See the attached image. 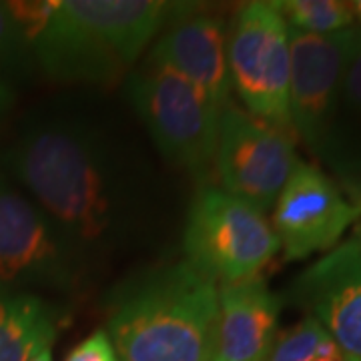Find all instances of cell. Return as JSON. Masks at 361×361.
<instances>
[{
	"instance_id": "cell-1",
	"label": "cell",
	"mask_w": 361,
	"mask_h": 361,
	"mask_svg": "<svg viewBox=\"0 0 361 361\" xmlns=\"http://www.w3.org/2000/svg\"><path fill=\"white\" fill-rule=\"evenodd\" d=\"M0 169L39 203L92 267L147 237L157 211L149 161L101 111L56 101L23 121Z\"/></svg>"
},
{
	"instance_id": "cell-2",
	"label": "cell",
	"mask_w": 361,
	"mask_h": 361,
	"mask_svg": "<svg viewBox=\"0 0 361 361\" xmlns=\"http://www.w3.org/2000/svg\"><path fill=\"white\" fill-rule=\"evenodd\" d=\"M6 6L40 75L61 85L103 89L127 78L185 2L16 0Z\"/></svg>"
},
{
	"instance_id": "cell-3",
	"label": "cell",
	"mask_w": 361,
	"mask_h": 361,
	"mask_svg": "<svg viewBox=\"0 0 361 361\" xmlns=\"http://www.w3.org/2000/svg\"><path fill=\"white\" fill-rule=\"evenodd\" d=\"M219 285L185 259L157 263L104 299L106 336L118 361H211Z\"/></svg>"
},
{
	"instance_id": "cell-4",
	"label": "cell",
	"mask_w": 361,
	"mask_h": 361,
	"mask_svg": "<svg viewBox=\"0 0 361 361\" xmlns=\"http://www.w3.org/2000/svg\"><path fill=\"white\" fill-rule=\"evenodd\" d=\"M127 101L159 155L207 180L215 171L221 111L189 80L145 59L125 78Z\"/></svg>"
},
{
	"instance_id": "cell-5",
	"label": "cell",
	"mask_w": 361,
	"mask_h": 361,
	"mask_svg": "<svg viewBox=\"0 0 361 361\" xmlns=\"http://www.w3.org/2000/svg\"><path fill=\"white\" fill-rule=\"evenodd\" d=\"M90 265L42 207L0 169V289L73 295Z\"/></svg>"
},
{
	"instance_id": "cell-6",
	"label": "cell",
	"mask_w": 361,
	"mask_h": 361,
	"mask_svg": "<svg viewBox=\"0 0 361 361\" xmlns=\"http://www.w3.org/2000/svg\"><path fill=\"white\" fill-rule=\"evenodd\" d=\"M281 251L271 221L255 205L201 185L187 209L183 259L213 283H237L257 277Z\"/></svg>"
},
{
	"instance_id": "cell-7",
	"label": "cell",
	"mask_w": 361,
	"mask_h": 361,
	"mask_svg": "<svg viewBox=\"0 0 361 361\" xmlns=\"http://www.w3.org/2000/svg\"><path fill=\"white\" fill-rule=\"evenodd\" d=\"M229 77L247 113L295 137L289 116V26L273 2H245L229 25Z\"/></svg>"
},
{
	"instance_id": "cell-8",
	"label": "cell",
	"mask_w": 361,
	"mask_h": 361,
	"mask_svg": "<svg viewBox=\"0 0 361 361\" xmlns=\"http://www.w3.org/2000/svg\"><path fill=\"white\" fill-rule=\"evenodd\" d=\"M299 161L291 133L237 104H229L221 113L215 173L223 191L265 213L275 205Z\"/></svg>"
},
{
	"instance_id": "cell-9",
	"label": "cell",
	"mask_w": 361,
	"mask_h": 361,
	"mask_svg": "<svg viewBox=\"0 0 361 361\" xmlns=\"http://www.w3.org/2000/svg\"><path fill=\"white\" fill-rule=\"evenodd\" d=\"M355 26L336 35H305L289 28V116L295 137L323 159L336 123L341 82Z\"/></svg>"
},
{
	"instance_id": "cell-10",
	"label": "cell",
	"mask_w": 361,
	"mask_h": 361,
	"mask_svg": "<svg viewBox=\"0 0 361 361\" xmlns=\"http://www.w3.org/2000/svg\"><path fill=\"white\" fill-rule=\"evenodd\" d=\"M360 219L357 207L322 169L299 161L273 205L271 227L287 261L331 251Z\"/></svg>"
},
{
	"instance_id": "cell-11",
	"label": "cell",
	"mask_w": 361,
	"mask_h": 361,
	"mask_svg": "<svg viewBox=\"0 0 361 361\" xmlns=\"http://www.w3.org/2000/svg\"><path fill=\"white\" fill-rule=\"evenodd\" d=\"M287 297L322 323L349 360L361 361V245L355 235L301 271Z\"/></svg>"
},
{
	"instance_id": "cell-12",
	"label": "cell",
	"mask_w": 361,
	"mask_h": 361,
	"mask_svg": "<svg viewBox=\"0 0 361 361\" xmlns=\"http://www.w3.org/2000/svg\"><path fill=\"white\" fill-rule=\"evenodd\" d=\"M147 59L189 80L221 113L233 104L229 25L219 14L185 2V8L157 37Z\"/></svg>"
},
{
	"instance_id": "cell-13",
	"label": "cell",
	"mask_w": 361,
	"mask_h": 361,
	"mask_svg": "<svg viewBox=\"0 0 361 361\" xmlns=\"http://www.w3.org/2000/svg\"><path fill=\"white\" fill-rule=\"evenodd\" d=\"M281 297L257 275L219 285L215 348L211 361H267L277 339Z\"/></svg>"
},
{
	"instance_id": "cell-14",
	"label": "cell",
	"mask_w": 361,
	"mask_h": 361,
	"mask_svg": "<svg viewBox=\"0 0 361 361\" xmlns=\"http://www.w3.org/2000/svg\"><path fill=\"white\" fill-rule=\"evenodd\" d=\"M68 315L66 305L44 295L0 289V361H28L51 348Z\"/></svg>"
},
{
	"instance_id": "cell-15",
	"label": "cell",
	"mask_w": 361,
	"mask_h": 361,
	"mask_svg": "<svg viewBox=\"0 0 361 361\" xmlns=\"http://www.w3.org/2000/svg\"><path fill=\"white\" fill-rule=\"evenodd\" d=\"M323 161L341 175L345 185L361 180V28L349 52L336 123Z\"/></svg>"
},
{
	"instance_id": "cell-16",
	"label": "cell",
	"mask_w": 361,
	"mask_h": 361,
	"mask_svg": "<svg viewBox=\"0 0 361 361\" xmlns=\"http://www.w3.org/2000/svg\"><path fill=\"white\" fill-rule=\"evenodd\" d=\"M273 6L289 28L305 35H336L355 23L349 2L343 0H279Z\"/></svg>"
},
{
	"instance_id": "cell-17",
	"label": "cell",
	"mask_w": 361,
	"mask_h": 361,
	"mask_svg": "<svg viewBox=\"0 0 361 361\" xmlns=\"http://www.w3.org/2000/svg\"><path fill=\"white\" fill-rule=\"evenodd\" d=\"M40 71L23 28L14 20L6 2H0V80L25 85L39 77Z\"/></svg>"
},
{
	"instance_id": "cell-18",
	"label": "cell",
	"mask_w": 361,
	"mask_h": 361,
	"mask_svg": "<svg viewBox=\"0 0 361 361\" xmlns=\"http://www.w3.org/2000/svg\"><path fill=\"white\" fill-rule=\"evenodd\" d=\"M327 336L329 334L323 329L322 323L311 315H305L297 325L283 334H277L267 361H313Z\"/></svg>"
},
{
	"instance_id": "cell-19",
	"label": "cell",
	"mask_w": 361,
	"mask_h": 361,
	"mask_svg": "<svg viewBox=\"0 0 361 361\" xmlns=\"http://www.w3.org/2000/svg\"><path fill=\"white\" fill-rule=\"evenodd\" d=\"M65 361H118V357L106 331L97 329L94 334L85 337L78 345L71 349Z\"/></svg>"
},
{
	"instance_id": "cell-20",
	"label": "cell",
	"mask_w": 361,
	"mask_h": 361,
	"mask_svg": "<svg viewBox=\"0 0 361 361\" xmlns=\"http://www.w3.org/2000/svg\"><path fill=\"white\" fill-rule=\"evenodd\" d=\"M14 106V90L11 85L0 80V123L6 118V115L13 111Z\"/></svg>"
},
{
	"instance_id": "cell-21",
	"label": "cell",
	"mask_w": 361,
	"mask_h": 361,
	"mask_svg": "<svg viewBox=\"0 0 361 361\" xmlns=\"http://www.w3.org/2000/svg\"><path fill=\"white\" fill-rule=\"evenodd\" d=\"M348 187V191L351 193V197H353V205L357 207V211H360V217H361V180H357V183H351V185H345Z\"/></svg>"
},
{
	"instance_id": "cell-22",
	"label": "cell",
	"mask_w": 361,
	"mask_h": 361,
	"mask_svg": "<svg viewBox=\"0 0 361 361\" xmlns=\"http://www.w3.org/2000/svg\"><path fill=\"white\" fill-rule=\"evenodd\" d=\"M28 361H52V351L51 348H47V349H42V351H39L35 357H30Z\"/></svg>"
},
{
	"instance_id": "cell-23",
	"label": "cell",
	"mask_w": 361,
	"mask_h": 361,
	"mask_svg": "<svg viewBox=\"0 0 361 361\" xmlns=\"http://www.w3.org/2000/svg\"><path fill=\"white\" fill-rule=\"evenodd\" d=\"M349 6H351L353 18H355V20H360V25H361V0H353V2H349Z\"/></svg>"
},
{
	"instance_id": "cell-24",
	"label": "cell",
	"mask_w": 361,
	"mask_h": 361,
	"mask_svg": "<svg viewBox=\"0 0 361 361\" xmlns=\"http://www.w3.org/2000/svg\"><path fill=\"white\" fill-rule=\"evenodd\" d=\"M353 235H355V239L360 241V245H361V223L355 225V231H353Z\"/></svg>"
},
{
	"instance_id": "cell-25",
	"label": "cell",
	"mask_w": 361,
	"mask_h": 361,
	"mask_svg": "<svg viewBox=\"0 0 361 361\" xmlns=\"http://www.w3.org/2000/svg\"><path fill=\"white\" fill-rule=\"evenodd\" d=\"M343 361H353V360H349V357H345V360H343Z\"/></svg>"
}]
</instances>
